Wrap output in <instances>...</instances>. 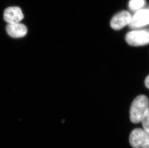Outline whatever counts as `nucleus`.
I'll list each match as a JSON object with an SVG mask.
<instances>
[{
  "mask_svg": "<svg viewBox=\"0 0 149 148\" xmlns=\"http://www.w3.org/2000/svg\"><path fill=\"white\" fill-rule=\"evenodd\" d=\"M149 107V100L146 96L139 95L133 101L130 109V119L134 124L141 121L144 115Z\"/></svg>",
  "mask_w": 149,
  "mask_h": 148,
  "instance_id": "f257e3e1",
  "label": "nucleus"
},
{
  "mask_svg": "<svg viewBox=\"0 0 149 148\" xmlns=\"http://www.w3.org/2000/svg\"><path fill=\"white\" fill-rule=\"evenodd\" d=\"M127 43L131 46H144L149 44V28L135 30L128 32L125 37Z\"/></svg>",
  "mask_w": 149,
  "mask_h": 148,
  "instance_id": "f03ea898",
  "label": "nucleus"
},
{
  "mask_svg": "<svg viewBox=\"0 0 149 148\" xmlns=\"http://www.w3.org/2000/svg\"><path fill=\"white\" fill-rule=\"evenodd\" d=\"M129 140L133 148H149V136L143 129H133L130 134Z\"/></svg>",
  "mask_w": 149,
  "mask_h": 148,
  "instance_id": "7ed1b4c3",
  "label": "nucleus"
},
{
  "mask_svg": "<svg viewBox=\"0 0 149 148\" xmlns=\"http://www.w3.org/2000/svg\"><path fill=\"white\" fill-rule=\"evenodd\" d=\"M149 25V9H143L136 11L131 17L129 27L131 28H141Z\"/></svg>",
  "mask_w": 149,
  "mask_h": 148,
  "instance_id": "20e7f679",
  "label": "nucleus"
},
{
  "mask_svg": "<svg viewBox=\"0 0 149 148\" xmlns=\"http://www.w3.org/2000/svg\"><path fill=\"white\" fill-rule=\"evenodd\" d=\"M131 17V14L128 12L123 11L113 17L111 21V26L116 30H121L130 24Z\"/></svg>",
  "mask_w": 149,
  "mask_h": 148,
  "instance_id": "39448f33",
  "label": "nucleus"
},
{
  "mask_svg": "<svg viewBox=\"0 0 149 148\" xmlns=\"http://www.w3.org/2000/svg\"><path fill=\"white\" fill-rule=\"evenodd\" d=\"M3 18L8 24H15L19 23L24 18V15L19 7H10L4 11Z\"/></svg>",
  "mask_w": 149,
  "mask_h": 148,
  "instance_id": "423d86ee",
  "label": "nucleus"
},
{
  "mask_svg": "<svg viewBox=\"0 0 149 148\" xmlns=\"http://www.w3.org/2000/svg\"><path fill=\"white\" fill-rule=\"evenodd\" d=\"M6 30L8 34L14 38L23 37L26 35L28 32L27 27L19 23L8 24Z\"/></svg>",
  "mask_w": 149,
  "mask_h": 148,
  "instance_id": "0eeeda50",
  "label": "nucleus"
},
{
  "mask_svg": "<svg viewBox=\"0 0 149 148\" xmlns=\"http://www.w3.org/2000/svg\"><path fill=\"white\" fill-rule=\"evenodd\" d=\"M146 4L145 0H130L128 6L131 10L138 11L141 10Z\"/></svg>",
  "mask_w": 149,
  "mask_h": 148,
  "instance_id": "6e6552de",
  "label": "nucleus"
},
{
  "mask_svg": "<svg viewBox=\"0 0 149 148\" xmlns=\"http://www.w3.org/2000/svg\"><path fill=\"white\" fill-rule=\"evenodd\" d=\"M143 129L149 136V107L144 115L141 121Z\"/></svg>",
  "mask_w": 149,
  "mask_h": 148,
  "instance_id": "1a4fd4ad",
  "label": "nucleus"
},
{
  "mask_svg": "<svg viewBox=\"0 0 149 148\" xmlns=\"http://www.w3.org/2000/svg\"><path fill=\"white\" fill-rule=\"evenodd\" d=\"M145 86L149 89V75H148L145 78Z\"/></svg>",
  "mask_w": 149,
  "mask_h": 148,
  "instance_id": "9d476101",
  "label": "nucleus"
},
{
  "mask_svg": "<svg viewBox=\"0 0 149 148\" xmlns=\"http://www.w3.org/2000/svg\"><path fill=\"white\" fill-rule=\"evenodd\" d=\"M148 9H149V7H148Z\"/></svg>",
  "mask_w": 149,
  "mask_h": 148,
  "instance_id": "9b49d317",
  "label": "nucleus"
}]
</instances>
